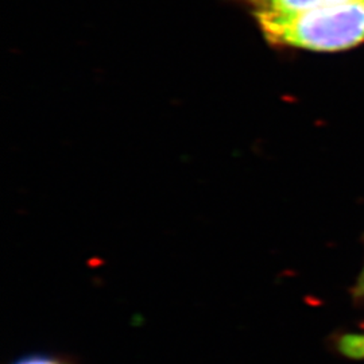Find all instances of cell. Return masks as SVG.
Listing matches in <instances>:
<instances>
[{
    "instance_id": "277c9868",
    "label": "cell",
    "mask_w": 364,
    "mask_h": 364,
    "mask_svg": "<svg viewBox=\"0 0 364 364\" xmlns=\"http://www.w3.org/2000/svg\"><path fill=\"white\" fill-rule=\"evenodd\" d=\"M340 352L352 359H364V333L346 335L338 340Z\"/></svg>"
},
{
    "instance_id": "7a4b0ae2",
    "label": "cell",
    "mask_w": 364,
    "mask_h": 364,
    "mask_svg": "<svg viewBox=\"0 0 364 364\" xmlns=\"http://www.w3.org/2000/svg\"><path fill=\"white\" fill-rule=\"evenodd\" d=\"M248 10L257 22L267 19H284L347 4L359 0H246Z\"/></svg>"
},
{
    "instance_id": "3957f363",
    "label": "cell",
    "mask_w": 364,
    "mask_h": 364,
    "mask_svg": "<svg viewBox=\"0 0 364 364\" xmlns=\"http://www.w3.org/2000/svg\"><path fill=\"white\" fill-rule=\"evenodd\" d=\"M9 364H77V360L58 352H30L14 359Z\"/></svg>"
},
{
    "instance_id": "5b68a950",
    "label": "cell",
    "mask_w": 364,
    "mask_h": 364,
    "mask_svg": "<svg viewBox=\"0 0 364 364\" xmlns=\"http://www.w3.org/2000/svg\"><path fill=\"white\" fill-rule=\"evenodd\" d=\"M352 294L355 296V299H364V267L356 279L355 287L352 289Z\"/></svg>"
},
{
    "instance_id": "6da1fadb",
    "label": "cell",
    "mask_w": 364,
    "mask_h": 364,
    "mask_svg": "<svg viewBox=\"0 0 364 364\" xmlns=\"http://www.w3.org/2000/svg\"><path fill=\"white\" fill-rule=\"evenodd\" d=\"M257 23L263 37L274 46L343 52L364 42V0Z\"/></svg>"
}]
</instances>
